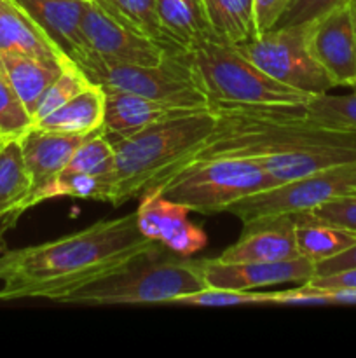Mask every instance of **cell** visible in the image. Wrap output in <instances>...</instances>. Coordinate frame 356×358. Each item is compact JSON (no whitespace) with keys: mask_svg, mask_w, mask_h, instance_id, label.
I'll return each instance as SVG.
<instances>
[{"mask_svg":"<svg viewBox=\"0 0 356 358\" xmlns=\"http://www.w3.org/2000/svg\"><path fill=\"white\" fill-rule=\"evenodd\" d=\"M0 52H16L54 63L68 59L14 0H0Z\"/></svg>","mask_w":356,"mask_h":358,"instance_id":"cell-18","label":"cell"},{"mask_svg":"<svg viewBox=\"0 0 356 358\" xmlns=\"http://www.w3.org/2000/svg\"><path fill=\"white\" fill-rule=\"evenodd\" d=\"M136 208V226L140 233L178 257H191L208 245L205 229L187 219L191 210L168 199L157 189L140 196Z\"/></svg>","mask_w":356,"mask_h":358,"instance_id":"cell-11","label":"cell"},{"mask_svg":"<svg viewBox=\"0 0 356 358\" xmlns=\"http://www.w3.org/2000/svg\"><path fill=\"white\" fill-rule=\"evenodd\" d=\"M349 0H290L285 13L274 27H293V24H307L320 20L325 14L332 13L337 7L344 6Z\"/></svg>","mask_w":356,"mask_h":358,"instance_id":"cell-34","label":"cell"},{"mask_svg":"<svg viewBox=\"0 0 356 358\" xmlns=\"http://www.w3.org/2000/svg\"><path fill=\"white\" fill-rule=\"evenodd\" d=\"M80 30L91 55L108 65L150 66L175 55L126 23L103 0H87Z\"/></svg>","mask_w":356,"mask_h":358,"instance_id":"cell-10","label":"cell"},{"mask_svg":"<svg viewBox=\"0 0 356 358\" xmlns=\"http://www.w3.org/2000/svg\"><path fill=\"white\" fill-rule=\"evenodd\" d=\"M87 136L89 135H63V133L45 131L35 126L20 136L21 152L31 178L30 194L54 180L65 170L72 154Z\"/></svg>","mask_w":356,"mask_h":358,"instance_id":"cell-16","label":"cell"},{"mask_svg":"<svg viewBox=\"0 0 356 358\" xmlns=\"http://www.w3.org/2000/svg\"><path fill=\"white\" fill-rule=\"evenodd\" d=\"M114 145L101 128L87 136L77 147L61 173H89L100 175V177H114Z\"/></svg>","mask_w":356,"mask_h":358,"instance_id":"cell-28","label":"cell"},{"mask_svg":"<svg viewBox=\"0 0 356 358\" xmlns=\"http://www.w3.org/2000/svg\"><path fill=\"white\" fill-rule=\"evenodd\" d=\"M355 191L356 161L255 192L230 205L227 212L236 215L246 227L279 217L309 212Z\"/></svg>","mask_w":356,"mask_h":358,"instance_id":"cell-8","label":"cell"},{"mask_svg":"<svg viewBox=\"0 0 356 358\" xmlns=\"http://www.w3.org/2000/svg\"><path fill=\"white\" fill-rule=\"evenodd\" d=\"M17 255H20V250H13V252H3L0 255V280H3L7 276V273L13 269L14 262H16Z\"/></svg>","mask_w":356,"mask_h":358,"instance_id":"cell-38","label":"cell"},{"mask_svg":"<svg viewBox=\"0 0 356 358\" xmlns=\"http://www.w3.org/2000/svg\"><path fill=\"white\" fill-rule=\"evenodd\" d=\"M157 17L175 48L188 52L202 41L215 38L202 0H156Z\"/></svg>","mask_w":356,"mask_h":358,"instance_id":"cell-21","label":"cell"},{"mask_svg":"<svg viewBox=\"0 0 356 358\" xmlns=\"http://www.w3.org/2000/svg\"><path fill=\"white\" fill-rule=\"evenodd\" d=\"M89 77L84 73V70L77 65L73 59H66L63 63V70L58 77H56L54 83L45 90V93L42 94L40 101H38L37 108L34 112V122L42 119L44 115L51 114L52 110H56L58 107H61L63 103L73 98L75 94H79L80 91L86 90L87 86H91Z\"/></svg>","mask_w":356,"mask_h":358,"instance_id":"cell-31","label":"cell"},{"mask_svg":"<svg viewBox=\"0 0 356 358\" xmlns=\"http://www.w3.org/2000/svg\"><path fill=\"white\" fill-rule=\"evenodd\" d=\"M191 110H178L170 105L122 91H105L103 133L108 138H126L150 124L171 115Z\"/></svg>","mask_w":356,"mask_h":358,"instance_id":"cell-17","label":"cell"},{"mask_svg":"<svg viewBox=\"0 0 356 358\" xmlns=\"http://www.w3.org/2000/svg\"><path fill=\"white\" fill-rule=\"evenodd\" d=\"M195 77L213 107L302 105L313 94L285 86L258 69L234 44L208 38L188 51Z\"/></svg>","mask_w":356,"mask_h":358,"instance_id":"cell-5","label":"cell"},{"mask_svg":"<svg viewBox=\"0 0 356 358\" xmlns=\"http://www.w3.org/2000/svg\"><path fill=\"white\" fill-rule=\"evenodd\" d=\"M215 124L216 115L202 108L171 115L126 138H110L115 154L110 205L117 208L159 185L206 142Z\"/></svg>","mask_w":356,"mask_h":358,"instance_id":"cell-3","label":"cell"},{"mask_svg":"<svg viewBox=\"0 0 356 358\" xmlns=\"http://www.w3.org/2000/svg\"><path fill=\"white\" fill-rule=\"evenodd\" d=\"M307 285L321 290H339V289H356V268L344 269V271L330 273V275H316L307 280Z\"/></svg>","mask_w":356,"mask_h":358,"instance_id":"cell-36","label":"cell"},{"mask_svg":"<svg viewBox=\"0 0 356 358\" xmlns=\"http://www.w3.org/2000/svg\"><path fill=\"white\" fill-rule=\"evenodd\" d=\"M295 220V241L299 254L314 264L335 257L356 243V233L332 226L327 222H316L293 217Z\"/></svg>","mask_w":356,"mask_h":358,"instance_id":"cell-25","label":"cell"},{"mask_svg":"<svg viewBox=\"0 0 356 358\" xmlns=\"http://www.w3.org/2000/svg\"><path fill=\"white\" fill-rule=\"evenodd\" d=\"M205 280L215 289L255 290L283 283H306L314 276V262L297 257L281 262H222L202 259Z\"/></svg>","mask_w":356,"mask_h":358,"instance_id":"cell-13","label":"cell"},{"mask_svg":"<svg viewBox=\"0 0 356 358\" xmlns=\"http://www.w3.org/2000/svg\"><path fill=\"white\" fill-rule=\"evenodd\" d=\"M276 290H237V289H215L206 287L199 292L187 294L175 301L178 306H206V308H225V306H258V304H274Z\"/></svg>","mask_w":356,"mask_h":358,"instance_id":"cell-30","label":"cell"},{"mask_svg":"<svg viewBox=\"0 0 356 358\" xmlns=\"http://www.w3.org/2000/svg\"><path fill=\"white\" fill-rule=\"evenodd\" d=\"M115 14L122 17L126 23L133 24L136 30L145 34L159 45H163L168 52H185L175 48L170 38L164 35L157 17L156 0H103Z\"/></svg>","mask_w":356,"mask_h":358,"instance_id":"cell-29","label":"cell"},{"mask_svg":"<svg viewBox=\"0 0 356 358\" xmlns=\"http://www.w3.org/2000/svg\"><path fill=\"white\" fill-rule=\"evenodd\" d=\"M20 217H21L20 213H10V215L2 217V219H0V250L2 252H3V245H6L3 236H6L7 231H9L10 227L17 222V219H20Z\"/></svg>","mask_w":356,"mask_h":358,"instance_id":"cell-39","label":"cell"},{"mask_svg":"<svg viewBox=\"0 0 356 358\" xmlns=\"http://www.w3.org/2000/svg\"><path fill=\"white\" fill-rule=\"evenodd\" d=\"M355 161L356 147L349 145H309L290 152L258 157V163L278 185Z\"/></svg>","mask_w":356,"mask_h":358,"instance_id":"cell-19","label":"cell"},{"mask_svg":"<svg viewBox=\"0 0 356 358\" xmlns=\"http://www.w3.org/2000/svg\"><path fill=\"white\" fill-rule=\"evenodd\" d=\"M302 114L311 124L320 128L356 133V91L349 94H314L302 105Z\"/></svg>","mask_w":356,"mask_h":358,"instance_id":"cell-27","label":"cell"},{"mask_svg":"<svg viewBox=\"0 0 356 358\" xmlns=\"http://www.w3.org/2000/svg\"><path fill=\"white\" fill-rule=\"evenodd\" d=\"M34 119L20 100L17 93L0 70V135L13 138L31 128Z\"/></svg>","mask_w":356,"mask_h":358,"instance_id":"cell-32","label":"cell"},{"mask_svg":"<svg viewBox=\"0 0 356 358\" xmlns=\"http://www.w3.org/2000/svg\"><path fill=\"white\" fill-rule=\"evenodd\" d=\"M91 83L105 91H122L170 105L178 110L208 108V98L195 77L188 52L168 55L157 65H108L89 55L77 63Z\"/></svg>","mask_w":356,"mask_h":358,"instance_id":"cell-7","label":"cell"},{"mask_svg":"<svg viewBox=\"0 0 356 358\" xmlns=\"http://www.w3.org/2000/svg\"><path fill=\"white\" fill-rule=\"evenodd\" d=\"M6 140H7V136L0 135V149H2V145H3V143H6Z\"/></svg>","mask_w":356,"mask_h":358,"instance_id":"cell-41","label":"cell"},{"mask_svg":"<svg viewBox=\"0 0 356 358\" xmlns=\"http://www.w3.org/2000/svg\"><path fill=\"white\" fill-rule=\"evenodd\" d=\"M309 49L335 86L356 90V35L349 2L311 23Z\"/></svg>","mask_w":356,"mask_h":358,"instance_id":"cell-12","label":"cell"},{"mask_svg":"<svg viewBox=\"0 0 356 358\" xmlns=\"http://www.w3.org/2000/svg\"><path fill=\"white\" fill-rule=\"evenodd\" d=\"M213 34L229 44L258 37L253 0H202Z\"/></svg>","mask_w":356,"mask_h":358,"instance_id":"cell-24","label":"cell"},{"mask_svg":"<svg viewBox=\"0 0 356 358\" xmlns=\"http://www.w3.org/2000/svg\"><path fill=\"white\" fill-rule=\"evenodd\" d=\"M31 178L21 152L20 136L7 138L0 149V219L27 212Z\"/></svg>","mask_w":356,"mask_h":358,"instance_id":"cell-23","label":"cell"},{"mask_svg":"<svg viewBox=\"0 0 356 358\" xmlns=\"http://www.w3.org/2000/svg\"><path fill=\"white\" fill-rule=\"evenodd\" d=\"M309 27H274L236 48L272 79L307 94L328 93L334 80L309 49Z\"/></svg>","mask_w":356,"mask_h":358,"instance_id":"cell-9","label":"cell"},{"mask_svg":"<svg viewBox=\"0 0 356 358\" xmlns=\"http://www.w3.org/2000/svg\"><path fill=\"white\" fill-rule=\"evenodd\" d=\"M103 117L105 90L93 83L31 126L63 135H91L103 128Z\"/></svg>","mask_w":356,"mask_h":358,"instance_id":"cell-20","label":"cell"},{"mask_svg":"<svg viewBox=\"0 0 356 358\" xmlns=\"http://www.w3.org/2000/svg\"><path fill=\"white\" fill-rule=\"evenodd\" d=\"M164 250L163 245L140 233L136 210L117 219L98 220L68 236L21 248L13 269L3 278L0 301L63 303L73 292L129 262Z\"/></svg>","mask_w":356,"mask_h":358,"instance_id":"cell-1","label":"cell"},{"mask_svg":"<svg viewBox=\"0 0 356 358\" xmlns=\"http://www.w3.org/2000/svg\"><path fill=\"white\" fill-rule=\"evenodd\" d=\"M65 62H44V59L34 58V56L0 52V70L7 77L10 86L14 87L27 110L30 112L31 119H34V112L42 94L61 73Z\"/></svg>","mask_w":356,"mask_h":358,"instance_id":"cell-22","label":"cell"},{"mask_svg":"<svg viewBox=\"0 0 356 358\" xmlns=\"http://www.w3.org/2000/svg\"><path fill=\"white\" fill-rule=\"evenodd\" d=\"M94 199V201L112 203L114 198V177H100L89 173H59L54 180L45 184L28 198L27 206L38 205L42 201L56 198Z\"/></svg>","mask_w":356,"mask_h":358,"instance_id":"cell-26","label":"cell"},{"mask_svg":"<svg viewBox=\"0 0 356 358\" xmlns=\"http://www.w3.org/2000/svg\"><path fill=\"white\" fill-rule=\"evenodd\" d=\"M276 180L251 157H213L180 168L164 178L157 191L191 212L213 215L255 192L274 187Z\"/></svg>","mask_w":356,"mask_h":358,"instance_id":"cell-6","label":"cell"},{"mask_svg":"<svg viewBox=\"0 0 356 358\" xmlns=\"http://www.w3.org/2000/svg\"><path fill=\"white\" fill-rule=\"evenodd\" d=\"M302 105L209 108L216 115L215 129L180 168L213 157L258 159L309 145L356 147V133L311 124L304 117Z\"/></svg>","mask_w":356,"mask_h":358,"instance_id":"cell-2","label":"cell"},{"mask_svg":"<svg viewBox=\"0 0 356 358\" xmlns=\"http://www.w3.org/2000/svg\"><path fill=\"white\" fill-rule=\"evenodd\" d=\"M302 257L295 241L293 217L244 227V234L216 257L222 262H281Z\"/></svg>","mask_w":356,"mask_h":358,"instance_id":"cell-14","label":"cell"},{"mask_svg":"<svg viewBox=\"0 0 356 358\" xmlns=\"http://www.w3.org/2000/svg\"><path fill=\"white\" fill-rule=\"evenodd\" d=\"M288 3L290 0H253L258 35L274 28Z\"/></svg>","mask_w":356,"mask_h":358,"instance_id":"cell-35","label":"cell"},{"mask_svg":"<svg viewBox=\"0 0 356 358\" xmlns=\"http://www.w3.org/2000/svg\"><path fill=\"white\" fill-rule=\"evenodd\" d=\"M299 219L316 220V222H327L332 226H339L342 229H348L356 233V191L351 194L341 196L318 208L309 210V212L299 213Z\"/></svg>","mask_w":356,"mask_h":358,"instance_id":"cell-33","label":"cell"},{"mask_svg":"<svg viewBox=\"0 0 356 358\" xmlns=\"http://www.w3.org/2000/svg\"><path fill=\"white\" fill-rule=\"evenodd\" d=\"M349 10H351L353 27H355V35H356V0H349Z\"/></svg>","mask_w":356,"mask_h":358,"instance_id":"cell-40","label":"cell"},{"mask_svg":"<svg viewBox=\"0 0 356 358\" xmlns=\"http://www.w3.org/2000/svg\"><path fill=\"white\" fill-rule=\"evenodd\" d=\"M161 255H143L112 275L77 290L63 303L80 306L173 304L178 297L208 287L202 259H161Z\"/></svg>","mask_w":356,"mask_h":358,"instance_id":"cell-4","label":"cell"},{"mask_svg":"<svg viewBox=\"0 0 356 358\" xmlns=\"http://www.w3.org/2000/svg\"><path fill=\"white\" fill-rule=\"evenodd\" d=\"M356 268V243L349 247L348 250L341 252L335 257L327 259L314 264V276L316 275H330V273L344 271V269Z\"/></svg>","mask_w":356,"mask_h":358,"instance_id":"cell-37","label":"cell"},{"mask_svg":"<svg viewBox=\"0 0 356 358\" xmlns=\"http://www.w3.org/2000/svg\"><path fill=\"white\" fill-rule=\"evenodd\" d=\"M75 63L91 55L80 30L87 0H14Z\"/></svg>","mask_w":356,"mask_h":358,"instance_id":"cell-15","label":"cell"}]
</instances>
